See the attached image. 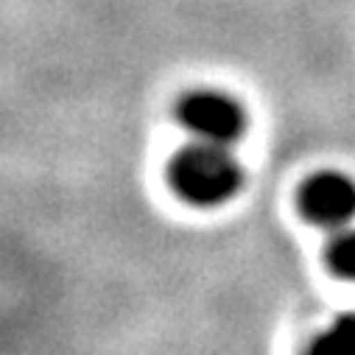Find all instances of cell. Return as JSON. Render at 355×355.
Instances as JSON below:
<instances>
[{
  "mask_svg": "<svg viewBox=\"0 0 355 355\" xmlns=\"http://www.w3.org/2000/svg\"><path fill=\"white\" fill-rule=\"evenodd\" d=\"M300 207L319 227H344L355 216V182L338 171H322L302 185Z\"/></svg>",
  "mask_w": 355,
  "mask_h": 355,
  "instance_id": "3957f363",
  "label": "cell"
},
{
  "mask_svg": "<svg viewBox=\"0 0 355 355\" xmlns=\"http://www.w3.org/2000/svg\"><path fill=\"white\" fill-rule=\"evenodd\" d=\"M327 266L341 280H355V230H341L327 243Z\"/></svg>",
  "mask_w": 355,
  "mask_h": 355,
  "instance_id": "5b68a950",
  "label": "cell"
},
{
  "mask_svg": "<svg viewBox=\"0 0 355 355\" xmlns=\"http://www.w3.org/2000/svg\"><path fill=\"white\" fill-rule=\"evenodd\" d=\"M168 182L188 205L213 207L232 199L241 188V165L227 146L196 140L173 154Z\"/></svg>",
  "mask_w": 355,
  "mask_h": 355,
  "instance_id": "6da1fadb",
  "label": "cell"
},
{
  "mask_svg": "<svg viewBox=\"0 0 355 355\" xmlns=\"http://www.w3.org/2000/svg\"><path fill=\"white\" fill-rule=\"evenodd\" d=\"M305 355H355V313L338 316L311 341Z\"/></svg>",
  "mask_w": 355,
  "mask_h": 355,
  "instance_id": "277c9868",
  "label": "cell"
},
{
  "mask_svg": "<svg viewBox=\"0 0 355 355\" xmlns=\"http://www.w3.org/2000/svg\"><path fill=\"white\" fill-rule=\"evenodd\" d=\"M176 118L180 123L205 143H235L246 129V115L241 104L216 90H196L188 93L176 104Z\"/></svg>",
  "mask_w": 355,
  "mask_h": 355,
  "instance_id": "7a4b0ae2",
  "label": "cell"
}]
</instances>
